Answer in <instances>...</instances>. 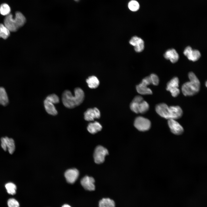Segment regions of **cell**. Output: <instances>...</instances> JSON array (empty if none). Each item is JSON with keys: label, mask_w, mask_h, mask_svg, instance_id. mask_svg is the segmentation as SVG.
<instances>
[{"label": "cell", "mask_w": 207, "mask_h": 207, "mask_svg": "<svg viewBox=\"0 0 207 207\" xmlns=\"http://www.w3.org/2000/svg\"><path fill=\"white\" fill-rule=\"evenodd\" d=\"M207 82L206 81V87H207Z\"/></svg>", "instance_id": "cell-34"}, {"label": "cell", "mask_w": 207, "mask_h": 207, "mask_svg": "<svg viewBox=\"0 0 207 207\" xmlns=\"http://www.w3.org/2000/svg\"><path fill=\"white\" fill-rule=\"evenodd\" d=\"M168 123L171 132L174 134L180 135L183 133V128L175 120L168 119Z\"/></svg>", "instance_id": "cell-11"}, {"label": "cell", "mask_w": 207, "mask_h": 207, "mask_svg": "<svg viewBox=\"0 0 207 207\" xmlns=\"http://www.w3.org/2000/svg\"><path fill=\"white\" fill-rule=\"evenodd\" d=\"M129 9L131 11L135 12L139 9L140 5L139 2L136 0H131L128 4Z\"/></svg>", "instance_id": "cell-25"}, {"label": "cell", "mask_w": 207, "mask_h": 207, "mask_svg": "<svg viewBox=\"0 0 207 207\" xmlns=\"http://www.w3.org/2000/svg\"><path fill=\"white\" fill-rule=\"evenodd\" d=\"M100 117V112L96 108L88 109L84 113V119L87 121H92L95 118H99Z\"/></svg>", "instance_id": "cell-12"}, {"label": "cell", "mask_w": 207, "mask_h": 207, "mask_svg": "<svg viewBox=\"0 0 207 207\" xmlns=\"http://www.w3.org/2000/svg\"><path fill=\"white\" fill-rule=\"evenodd\" d=\"M74 95H72L68 90H65L62 95V100L64 105L69 108H72L80 104L84 98L83 91L79 87L74 90Z\"/></svg>", "instance_id": "cell-1"}, {"label": "cell", "mask_w": 207, "mask_h": 207, "mask_svg": "<svg viewBox=\"0 0 207 207\" xmlns=\"http://www.w3.org/2000/svg\"><path fill=\"white\" fill-rule=\"evenodd\" d=\"M79 175V172L78 170L73 168L67 170L65 173L64 176L68 183L73 184L77 179Z\"/></svg>", "instance_id": "cell-14"}, {"label": "cell", "mask_w": 207, "mask_h": 207, "mask_svg": "<svg viewBox=\"0 0 207 207\" xmlns=\"http://www.w3.org/2000/svg\"><path fill=\"white\" fill-rule=\"evenodd\" d=\"M129 43L134 46L135 51L137 52H140L144 49V41L141 38L137 36L132 37L129 41Z\"/></svg>", "instance_id": "cell-9"}, {"label": "cell", "mask_w": 207, "mask_h": 207, "mask_svg": "<svg viewBox=\"0 0 207 207\" xmlns=\"http://www.w3.org/2000/svg\"><path fill=\"white\" fill-rule=\"evenodd\" d=\"M140 102L132 101L130 105L131 110L136 113H139V103Z\"/></svg>", "instance_id": "cell-30"}, {"label": "cell", "mask_w": 207, "mask_h": 207, "mask_svg": "<svg viewBox=\"0 0 207 207\" xmlns=\"http://www.w3.org/2000/svg\"><path fill=\"white\" fill-rule=\"evenodd\" d=\"M108 154V150L102 146L99 145L95 148L94 154L95 162L100 164L104 162L106 156Z\"/></svg>", "instance_id": "cell-5"}, {"label": "cell", "mask_w": 207, "mask_h": 207, "mask_svg": "<svg viewBox=\"0 0 207 207\" xmlns=\"http://www.w3.org/2000/svg\"><path fill=\"white\" fill-rule=\"evenodd\" d=\"M89 87L91 89L97 88L99 84V82L97 78L94 76L89 77L86 80Z\"/></svg>", "instance_id": "cell-22"}, {"label": "cell", "mask_w": 207, "mask_h": 207, "mask_svg": "<svg viewBox=\"0 0 207 207\" xmlns=\"http://www.w3.org/2000/svg\"><path fill=\"white\" fill-rule=\"evenodd\" d=\"M134 125L139 131H144L150 129L151 123L149 119L142 116H139L135 119Z\"/></svg>", "instance_id": "cell-4"}, {"label": "cell", "mask_w": 207, "mask_h": 207, "mask_svg": "<svg viewBox=\"0 0 207 207\" xmlns=\"http://www.w3.org/2000/svg\"><path fill=\"white\" fill-rule=\"evenodd\" d=\"M171 112V119L176 120L181 117L183 112L181 108L179 106H170Z\"/></svg>", "instance_id": "cell-16"}, {"label": "cell", "mask_w": 207, "mask_h": 207, "mask_svg": "<svg viewBox=\"0 0 207 207\" xmlns=\"http://www.w3.org/2000/svg\"><path fill=\"white\" fill-rule=\"evenodd\" d=\"M179 83L178 78L175 77L172 78L167 84L166 89L170 92L173 97H177L180 93V90L178 88Z\"/></svg>", "instance_id": "cell-7"}, {"label": "cell", "mask_w": 207, "mask_h": 207, "mask_svg": "<svg viewBox=\"0 0 207 207\" xmlns=\"http://www.w3.org/2000/svg\"><path fill=\"white\" fill-rule=\"evenodd\" d=\"M95 182L94 179L92 177L86 176L81 180L82 186L86 190L89 191H94L95 189Z\"/></svg>", "instance_id": "cell-13"}, {"label": "cell", "mask_w": 207, "mask_h": 207, "mask_svg": "<svg viewBox=\"0 0 207 207\" xmlns=\"http://www.w3.org/2000/svg\"><path fill=\"white\" fill-rule=\"evenodd\" d=\"M149 108L148 103L145 101L143 100L139 103V113L143 114L146 112Z\"/></svg>", "instance_id": "cell-27"}, {"label": "cell", "mask_w": 207, "mask_h": 207, "mask_svg": "<svg viewBox=\"0 0 207 207\" xmlns=\"http://www.w3.org/2000/svg\"><path fill=\"white\" fill-rule=\"evenodd\" d=\"M26 22L24 16L19 12H16L15 16L13 18L11 14L6 16L4 21V25L11 32H15L23 26Z\"/></svg>", "instance_id": "cell-2"}, {"label": "cell", "mask_w": 207, "mask_h": 207, "mask_svg": "<svg viewBox=\"0 0 207 207\" xmlns=\"http://www.w3.org/2000/svg\"><path fill=\"white\" fill-rule=\"evenodd\" d=\"M164 57L169 60L172 63H175L179 60V55L175 49H169L164 54Z\"/></svg>", "instance_id": "cell-15"}, {"label": "cell", "mask_w": 207, "mask_h": 207, "mask_svg": "<svg viewBox=\"0 0 207 207\" xmlns=\"http://www.w3.org/2000/svg\"><path fill=\"white\" fill-rule=\"evenodd\" d=\"M7 193L11 196H14L17 193V188L16 185L13 183L9 182L5 185Z\"/></svg>", "instance_id": "cell-23"}, {"label": "cell", "mask_w": 207, "mask_h": 207, "mask_svg": "<svg viewBox=\"0 0 207 207\" xmlns=\"http://www.w3.org/2000/svg\"><path fill=\"white\" fill-rule=\"evenodd\" d=\"M62 207H71L69 205L67 204H65L63 205Z\"/></svg>", "instance_id": "cell-33"}, {"label": "cell", "mask_w": 207, "mask_h": 207, "mask_svg": "<svg viewBox=\"0 0 207 207\" xmlns=\"http://www.w3.org/2000/svg\"><path fill=\"white\" fill-rule=\"evenodd\" d=\"M45 99L53 104L57 103L59 102V99L58 97L54 94L48 95Z\"/></svg>", "instance_id": "cell-29"}, {"label": "cell", "mask_w": 207, "mask_h": 207, "mask_svg": "<svg viewBox=\"0 0 207 207\" xmlns=\"http://www.w3.org/2000/svg\"><path fill=\"white\" fill-rule=\"evenodd\" d=\"M157 113L162 117L169 119L171 118V111L170 106L166 104L161 103L157 104L155 107Z\"/></svg>", "instance_id": "cell-6"}, {"label": "cell", "mask_w": 207, "mask_h": 207, "mask_svg": "<svg viewBox=\"0 0 207 207\" xmlns=\"http://www.w3.org/2000/svg\"><path fill=\"white\" fill-rule=\"evenodd\" d=\"M1 146L4 151L7 149L10 154H12L15 150V142L14 139L7 137H2L1 139Z\"/></svg>", "instance_id": "cell-8"}, {"label": "cell", "mask_w": 207, "mask_h": 207, "mask_svg": "<svg viewBox=\"0 0 207 207\" xmlns=\"http://www.w3.org/2000/svg\"><path fill=\"white\" fill-rule=\"evenodd\" d=\"M7 207H20L19 202L14 197L9 198L7 201Z\"/></svg>", "instance_id": "cell-28"}, {"label": "cell", "mask_w": 207, "mask_h": 207, "mask_svg": "<svg viewBox=\"0 0 207 207\" xmlns=\"http://www.w3.org/2000/svg\"><path fill=\"white\" fill-rule=\"evenodd\" d=\"M10 31L3 24H0V38L7 39L9 36Z\"/></svg>", "instance_id": "cell-24"}, {"label": "cell", "mask_w": 207, "mask_h": 207, "mask_svg": "<svg viewBox=\"0 0 207 207\" xmlns=\"http://www.w3.org/2000/svg\"><path fill=\"white\" fill-rule=\"evenodd\" d=\"M74 0L75 1H79V0Z\"/></svg>", "instance_id": "cell-35"}, {"label": "cell", "mask_w": 207, "mask_h": 207, "mask_svg": "<svg viewBox=\"0 0 207 207\" xmlns=\"http://www.w3.org/2000/svg\"><path fill=\"white\" fill-rule=\"evenodd\" d=\"M9 99L7 94L5 88L0 87V104L6 106L9 103Z\"/></svg>", "instance_id": "cell-21"}, {"label": "cell", "mask_w": 207, "mask_h": 207, "mask_svg": "<svg viewBox=\"0 0 207 207\" xmlns=\"http://www.w3.org/2000/svg\"><path fill=\"white\" fill-rule=\"evenodd\" d=\"M143 100H144L143 98L141 96L137 95L134 98L132 101L140 102Z\"/></svg>", "instance_id": "cell-32"}, {"label": "cell", "mask_w": 207, "mask_h": 207, "mask_svg": "<svg viewBox=\"0 0 207 207\" xmlns=\"http://www.w3.org/2000/svg\"><path fill=\"white\" fill-rule=\"evenodd\" d=\"M147 86V85L141 82L136 87L137 92L141 94L144 95L152 94V91Z\"/></svg>", "instance_id": "cell-17"}, {"label": "cell", "mask_w": 207, "mask_h": 207, "mask_svg": "<svg viewBox=\"0 0 207 207\" xmlns=\"http://www.w3.org/2000/svg\"><path fill=\"white\" fill-rule=\"evenodd\" d=\"M44 106L47 112L49 114L56 115L57 112L53 104L45 99L44 101Z\"/></svg>", "instance_id": "cell-18"}, {"label": "cell", "mask_w": 207, "mask_h": 207, "mask_svg": "<svg viewBox=\"0 0 207 207\" xmlns=\"http://www.w3.org/2000/svg\"><path fill=\"white\" fill-rule=\"evenodd\" d=\"M102 128L101 124L98 122L95 121L89 123L88 125L87 129L91 134H95L100 131Z\"/></svg>", "instance_id": "cell-19"}, {"label": "cell", "mask_w": 207, "mask_h": 207, "mask_svg": "<svg viewBox=\"0 0 207 207\" xmlns=\"http://www.w3.org/2000/svg\"><path fill=\"white\" fill-rule=\"evenodd\" d=\"M150 76V77L152 84L154 85H158L159 83V79L158 76L155 74H152Z\"/></svg>", "instance_id": "cell-31"}, {"label": "cell", "mask_w": 207, "mask_h": 207, "mask_svg": "<svg viewBox=\"0 0 207 207\" xmlns=\"http://www.w3.org/2000/svg\"><path fill=\"white\" fill-rule=\"evenodd\" d=\"M99 207H115V203L109 198H103L99 202Z\"/></svg>", "instance_id": "cell-20"}, {"label": "cell", "mask_w": 207, "mask_h": 207, "mask_svg": "<svg viewBox=\"0 0 207 207\" xmlns=\"http://www.w3.org/2000/svg\"><path fill=\"white\" fill-rule=\"evenodd\" d=\"M188 76L190 81L183 84L182 86L181 90L185 96H193L199 92L200 88V82L193 72H189Z\"/></svg>", "instance_id": "cell-3"}, {"label": "cell", "mask_w": 207, "mask_h": 207, "mask_svg": "<svg viewBox=\"0 0 207 207\" xmlns=\"http://www.w3.org/2000/svg\"><path fill=\"white\" fill-rule=\"evenodd\" d=\"M11 9L9 6L6 3L1 4L0 6V13L3 16H7L10 14Z\"/></svg>", "instance_id": "cell-26"}, {"label": "cell", "mask_w": 207, "mask_h": 207, "mask_svg": "<svg viewBox=\"0 0 207 207\" xmlns=\"http://www.w3.org/2000/svg\"><path fill=\"white\" fill-rule=\"evenodd\" d=\"M183 53L190 60L195 62L198 60L201 56L200 53L197 50H193L190 46H187L185 49Z\"/></svg>", "instance_id": "cell-10"}]
</instances>
